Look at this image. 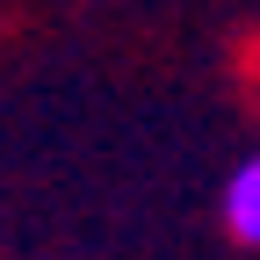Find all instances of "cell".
I'll return each instance as SVG.
<instances>
[{
  "instance_id": "6da1fadb",
  "label": "cell",
  "mask_w": 260,
  "mask_h": 260,
  "mask_svg": "<svg viewBox=\"0 0 260 260\" xmlns=\"http://www.w3.org/2000/svg\"><path fill=\"white\" fill-rule=\"evenodd\" d=\"M224 232L239 246H260V152L239 159L232 181H224Z\"/></svg>"
}]
</instances>
